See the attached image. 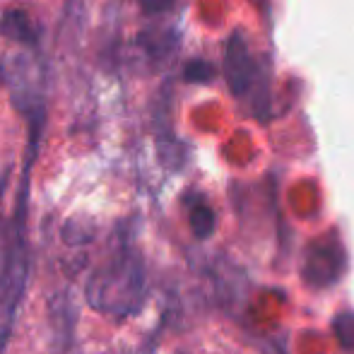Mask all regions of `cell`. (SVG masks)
Returning <instances> with one entry per match:
<instances>
[{
	"label": "cell",
	"instance_id": "obj_5",
	"mask_svg": "<svg viewBox=\"0 0 354 354\" xmlns=\"http://www.w3.org/2000/svg\"><path fill=\"white\" fill-rule=\"evenodd\" d=\"M212 77V66L205 61H191L186 66V80L191 82H205V80Z\"/></svg>",
	"mask_w": 354,
	"mask_h": 354
},
{
	"label": "cell",
	"instance_id": "obj_4",
	"mask_svg": "<svg viewBox=\"0 0 354 354\" xmlns=\"http://www.w3.org/2000/svg\"><path fill=\"white\" fill-rule=\"evenodd\" d=\"M191 227L196 232V236L205 239L210 236L212 227H214V214L207 205H196L191 210Z\"/></svg>",
	"mask_w": 354,
	"mask_h": 354
},
{
	"label": "cell",
	"instance_id": "obj_3",
	"mask_svg": "<svg viewBox=\"0 0 354 354\" xmlns=\"http://www.w3.org/2000/svg\"><path fill=\"white\" fill-rule=\"evenodd\" d=\"M0 32L3 37L15 39V41L22 44H37L39 41V29L37 24L32 22L24 10H8L0 19Z\"/></svg>",
	"mask_w": 354,
	"mask_h": 354
},
{
	"label": "cell",
	"instance_id": "obj_2",
	"mask_svg": "<svg viewBox=\"0 0 354 354\" xmlns=\"http://www.w3.org/2000/svg\"><path fill=\"white\" fill-rule=\"evenodd\" d=\"M256 73V66H253L251 56L246 51V44L239 37H234L227 46V77L229 84L236 94H246L251 89V77Z\"/></svg>",
	"mask_w": 354,
	"mask_h": 354
},
{
	"label": "cell",
	"instance_id": "obj_6",
	"mask_svg": "<svg viewBox=\"0 0 354 354\" xmlns=\"http://www.w3.org/2000/svg\"><path fill=\"white\" fill-rule=\"evenodd\" d=\"M174 3H176V0H140V8L147 15H162V12H167V10H171Z\"/></svg>",
	"mask_w": 354,
	"mask_h": 354
},
{
	"label": "cell",
	"instance_id": "obj_1",
	"mask_svg": "<svg viewBox=\"0 0 354 354\" xmlns=\"http://www.w3.org/2000/svg\"><path fill=\"white\" fill-rule=\"evenodd\" d=\"M136 266L131 258L126 261H113L111 266H104L94 272L89 280V301L94 308L102 311H113L116 308V297H128L126 292H136Z\"/></svg>",
	"mask_w": 354,
	"mask_h": 354
}]
</instances>
